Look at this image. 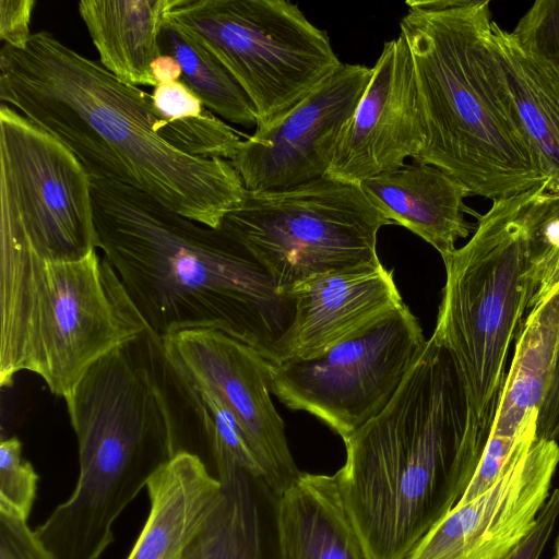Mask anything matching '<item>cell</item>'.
Segmentation results:
<instances>
[{
    "mask_svg": "<svg viewBox=\"0 0 559 559\" xmlns=\"http://www.w3.org/2000/svg\"><path fill=\"white\" fill-rule=\"evenodd\" d=\"M0 99L66 145L91 177L133 187L205 226L218 228L245 197L230 160L193 157L160 138L152 94L49 32L32 34L24 49L2 46Z\"/></svg>",
    "mask_w": 559,
    "mask_h": 559,
    "instance_id": "1",
    "label": "cell"
},
{
    "mask_svg": "<svg viewBox=\"0 0 559 559\" xmlns=\"http://www.w3.org/2000/svg\"><path fill=\"white\" fill-rule=\"evenodd\" d=\"M91 188L96 247L154 334L218 330L278 362L294 302L242 243L133 187L91 177Z\"/></svg>",
    "mask_w": 559,
    "mask_h": 559,
    "instance_id": "2",
    "label": "cell"
},
{
    "mask_svg": "<svg viewBox=\"0 0 559 559\" xmlns=\"http://www.w3.org/2000/svg\"><path fill=\"white\" fill-rule=\"evenodd\" d=\"M334 475L371 559H407L459 502L487 444L450 352L431 335L385 408L344 441Z\"/></svg>",
    "mask_w": 559,
    "mask_h": 559,
    "instance_id": "3",
    "label": "cell"
},
{
    "mask_svg": "<svg viewBox=\"0 0 559 559\" xmlns=\"http://www.w3.org/2000/svg\"><path fill=\"white\" fill-rule=\"evenodd\" d=\"M400 21L413 59L432 165L493 200L548 183L509 94L488 0H412Z\"/></svg>",
    "mask_w": 559,
    "mask_h": 559,
    "instance_id": "4",
    "label": "cell"
},
{
    "mask_svg": "<svg viewBox=\"0 0 559 559\" xmlns=\"http://www.w3.org/2000/svg\"><path fill=\"white\" fill-rule=\"evenodd\" d=\"M150 330L109 261L95 249L53 261L0 241V385L39 376L64 399L99 358Z\"/></svg>",
    "mask_w": 559,
    "mask_h": 559,
    "instance_id": "5",
    "label": "cell"
},
{
    "mask_svg": "<svg viewBox=\"0 0 559 559\" xmlns=\"http://www.w3.org/2000/svg\"><path fill=\"white\" fill-rule=\"evenodd\" d=\"M547 188L493 200L467 243L443 259L447 281L432 335L450 352L473 425L487 441L509 347L530 301V224Z\"/></svg>",
    "mask_w": 559,
    "mask_h": 559,
    "instance_id": "6",
    "label": "cell"
},
{
    "mask_svg": "<svg viewBox=\"0 0 559 559\" xmlns=\"http://www.w3.org/2000/svg\"><path fill=\"white\" fill-rule=\"evenodd\" d=\"M63 400L78 441L76 488L93 502L135 498L178 454L168 362L151 330L99 358Z\"/></svg>",
    "mask_w": 559,
    "mask_h": 559,
    "instance_id": "7",
    "label": "cell"
},
{
    "mask_svg": "<svg viewBox=\"0 0 559 559\" xmlns=\"http://www.w3.org/2000/svg\"><path fill=\"white\" fill-rule=\"evenodd\" d=\"M392 224L359 185L325 176L293 188L250 192L219 228L242 243L288 293L324 273L377 264V236Z\"/></svg>",
    "mask_w": 559,
    "mask_h": 559,
    "instance_id": "8",
    "label": "cell"
},
{
    "mask_svg": "<svg viewBox=\"0 0 559 559\" xmlns=\"http://www.w3.org/2000/svg\"><path fill=\"white\" fill-rule=\"evenodd\" d=\"M167 16L235 78L257 127L276 121L342 64L328 33L286 0H177Z\"/></svg>",
    "mask_w": 559,
    "mask_h": 559,
    "instance_id": "9",
    "label": "cell"
},
{
    "mask_svg": "<svg viewBox=\"0 0 559 559\" xmlns=\"http://www.w3.org/2000/svg\"><path fill=\"white\" fill-rule=\"evenodd\" d=\"M0 241L53 261L80 260L97 249L91 176L66 145L5 104Z\"/></svg>",
    "mask_w": 559,
    "mask_h": 559,
    "instance_id": "10",
    "label": "cell"
},
{
    "mask_svg": "<svg viewBox=\"0 0 559 559\" xmlns=\"http://www.w3.org/2000/svg\"><path fill=\"white\" fill-rule=\"evenodd\" d=\"M416 317L401 308L320 356L270 364L271 392L345 441L379 415L423 353Z\"/></svg>",
    "mask_w": 559,
    "mask_h": 559,
    "instance_id": "11",
    "label": "cell"
},
{
    "mask_svg": "<svg viewBox=\"0 0 559 559\" xmlns=\"http://www.w3.org/2000/svg\"><path fill=\"white\" fill-rule=\"evenodd\" d=\"M162 340L170 365L231 415L264 483L277 497L283 495L302 472L295 464L284 421L271 400L270 362L218 330H183Z\"/></svg>",
    "mask_w": 559,
    "mask_h": 559,
    "instance_id": "12",
    "label": "cell"
},
{
    "mask_svg": "<svg viewBox=\"0 0 559 559\" xmlns=\"http://www.w3.org/2000/svg\"><path fill=\"white\" fill-rule=\"evenodd\" d=\"M371 73L342 62L285 115L241 141L230 163L246 190H282L325 177Z\"/></svg>",
    "mask_w": 559,
    "mask_h": 559,
    "instance_id": "13",
    "label": "cell"
},
{
    "mask_svg": "<svg viewBox=\"0 0 559 559\" xmlns=\"http://www.w3.org/2000/svg\"><path fill=\"white\" fill-rule=\"evenodd\" d=\"M559 444L527 436L485 492L455 506L407 559H502L534 527L550 496Z\"/></svg>",
    "mask_w": 559,
    "mask_h": 559,
    "instance_id": "14",
    "label": "cell"
},
{
    "mask_svg": "<svg viewBox=\"0 0 559 559\" xmlns=\"http://www.w3.org/2000/svg\"><path fill=\"white\" fill-rule=\"evenodd\" d=\"M371 70L326 174L356 185L415 160L425 145L413 59L401 33L384 43Z\"/></svg>",
    "mask_w": 559,
    "mask_h": 559,
    "instance_id": "15",
    "label": "cell"
},
{
    "mask_svg": "<svg viewBox=\"0 0 559 559\" xmlns=\"http://www.w3.org/2000/svg\"><path fill=\"white\" fill-rule=\"evenodd\" d=\"M288 296L294 317L281 341L278 362L320 356L404 305L393 271L381 262L313 276Z\"/></svg>",
    "mask_w": 559,
    "mask_h": 559,
    "instance_id": "16",
    "label": "cell"
},
{
    "mask_svg": "<svg viewBox=\"0 0 559 559\" xmlns=\"http://www.w3.org/2000/svg\"><path fill=\"white\" fill-rule=\"evenodd\" d=\"M359 187L392 224L401 225L431 245L442 260L468 236L464 198L468 190L438 167L424 164L367 178Z\"/></svg>",
    "mask_w": 559,
    "mask_h": 559,
    "instance_id": "17",
    "label": "cell"
},
{
    "mask_svg": "<svg viewBox=\"0 0 559 559\" xmlns=\"http://www.w3.org/2000/svg\"><path fill=\"white\" fill-rule=\"evenodd\" d=\"M150 513L127 559H183L222 491L190 453H178L146 485Z\"/></svg>",
    "mask_w": 559,
    "mask_h": 559,
    "instance_id": "18",
    "label": "cell"
},
{
    "mask_svg": "<svg viewBox=\"0 0 559 559\" xmlns=\"http://www.w3.org/2000/svg\"><path fill=\"white\" fill-rule=\"evenodd\" d=\"M280 559H371L335 475L301 473L276 503Z\"/></svg>",
    "mask_w": 559,
    "mask_h": 559,
    "instance_id": "19",
    "label": "cell"
},
{
    "mask_svg": "<svg viewBox=\"0 0 559 559\" xmlns=\"http://www.w3.org/2000/svg\"><path fill=\"white\" fill-rule=\"evenodd\" d=\"M222 491L183 559H280L277 496L240 468L222 471Z\"/></svg>",
    "mask_w": 559,
    "mask_h": 559,
    "instance_id": "20",
    "label": "cell"
},
{
    "mask_svg": "<svg viewBox=\"0 0 559 559\" xmlns=\"http://www.w3.org/2000/svg\"><path fill=\"white\" fill-rule=\"evenodd\" d=\"M176 1H80L79 13L102 66L124 83L155 87L151 64L163 53L159 37Z\"/></svg>",
    "mask_w": 559,
    "mask_h": 559,
    "instance_id": "21",
    "label": "cell"
},
{
    "mask_svg": "<svg viewBox=\"0 0 559 559\" xmlns=\"http://www.w3.org/2000/svg\"><path fill=\"white\" fill-rule=\"evenodd\" d=\"M559 352V292L530 311L519 331L490 435L519 441L536 430Z\"/></svg>",
    "mask_w": 559,
    "mask_h": 559,
    "instance_id": "22",
    "label": "cell"
},
{
    "mask_svg": "<svg viewBox=\"0 0 559 559\" xmlns=\"http://www.w3.org/2000/svg\"><path fill=\"white\" fill-rule=\"evenodd\" d=\"M492 44L535 162L559 193V73L492 23Z\"/></svg>",
    "mask_w": 559,
    "mask_h": 559,
    "instance_id": "23",
    "label": "cell"
},
{
    "mask_svg": "<svg viewBox=\"0 0 559 559\" xmlns=\"http://www.w3.org/2000/svg\"><path fill=\"white\" fill-rule=\"evenodd\" d=\"M159 44L163 53L179 62L181 81L211 111L229 122L257 128L258 115L243 88L215 56L168 16Z\"/></svg>",
    "mask_w": 559,
    "mask_h": 559,
    "instance_id": "24",
    "label": "cell"
},
{
    "mask_svg": "<svg viewBox=\"0 0 559 559\" xmlns=\"http://www.w3.org/2000/svg\"><path fill=\"white\" fill-rule=\"evenodd\" d=\"M152 99L165 123L160 138L170 146L193 157L234 158L242 141L240 135L215 116L181 80L157 84Z\"/></svg>",
    "mask_w": 559,
    "mask_h": 559,
    "instance_id": "25",
    "label": "cell"
},
{
    "mask_svg": "<svg viewBox=\"0 0 559 559\" xmlns=\"http://www.w3.org/2000/svg\"><path fill=\"white\" fill-rule=\"evenodd\" d=\"M38 475L22 456L17 437L0 442V510L27 520L37 491Z\"/></svg>",
    "mask_w": 559,
    "mask_h": 559,
    "instance_id": "26",
    "label": "cell"
},
{
    "mask_svg": "<svg viewBox=\"0 0 559 559\" xmlns=\"http://www.w3.org/2000/svg\"><path fill=\"white\" fill-rule=\"evenodd\" d=\"M530 55L559 73V0H537L510 32Z\"/></svg>",
    "mask_w": 559,
    "mask_h": 559,
    "instance_id": "27",
    "label": "cell"
},
{
    "mask_svg": "<svg viewBox=\"0 0 559 559\" xmlns=\"http://www.w3.org/2000/svg\"><path fill=\"white\" fill-rule=\"evenodd\" d=\"M0 559H52L22 519L0 510Z\"/></svg>",
    "mask_w": 559,
    "mask_h": 559,
    "instance_id": "28",
    "label": "cell"
},
{
    "mask_svg": "<svg viewBox=\"0 0 559 559\" xmlns=\"http://www.w3.org/2000/svg\"><path fill=\"white\" fill-rule=\"evenodd\" d=\"M558 518L559 488H556L540 510L528 535L502 559H539Z\"/></svg>",
    "mask_w": 559,
    "mask_h": 559,
    "instance_id": "29",
    "label": "cell"
},
{
    "mask_svg": "<svg viewBox=\"0 0 559 559\" xmlns=\"http://www.w3.org/2000/svg\"><path fill=\"white\" fill-rule=\"evenodd\" d=\"M34 0H0V38L16 49H24L29 37Z\"/></svg>",
    "mask_w": 559,
    "mask_h": 559,
    "instance_id": "30",
    "label": "cell"
},
{
    "mask_svg": "<svg viewBox=\"0 0 559 559\" xmlns=\"http://www.w3.org/2000/svg\"><path fill=\"white\" fill-rule=\"evenodd\" d=\"M536 437L554 441L559 439V352L552 380L538 411Z\"/></svg>",
    "mask_w": 559,
    "mask_h": 559,
    "instance_id": "31",
    "label": "cell"
},
{
    "mask_svg": "<svg viewBox=\"0 0 559 559\" xmlns=\"http://www.w3.org/2000/svg\"><path fill=\"white\" fill-rule=\"evenodd\" d=\"M559 292V255L539 281L528 304L527 310H533L544 304L549 297Z\"/></svg>",
    "mask_w": 559,
    "mask_h": 559,
    "instance_id": "32",
    "label": "cell"
},
{
    "mask_svg": "<svg viewBox=\"0 0 559 559\" xmlns=\"http://www.w3.org/2000/svg\"><path fill=\"white\" fill-rule=\"evenodd\" d=\"M153 79L157 84H167L181 80L179 62L170 55L162 53L151 64Z\"/></svg>",
    "mask_w": 559,
    "mask_h": 559,
    "instance_id": "33",
    "label": "cell"
},
{
    "mask_svg": "<svg viewBox=\"0 0 559 559\" xmlns=\"http://www.w3.org/2000/svg\"><path fill=\"white\" fill-rule=\"evenodd\" d=\"M551 559H559V534L555 540L554 555H552Z\"/></svg>",
    "mask_w": 559,
    "mask_h": 559,
    "instance_id": "34",
    "label": "cell"
}]
</instances>
